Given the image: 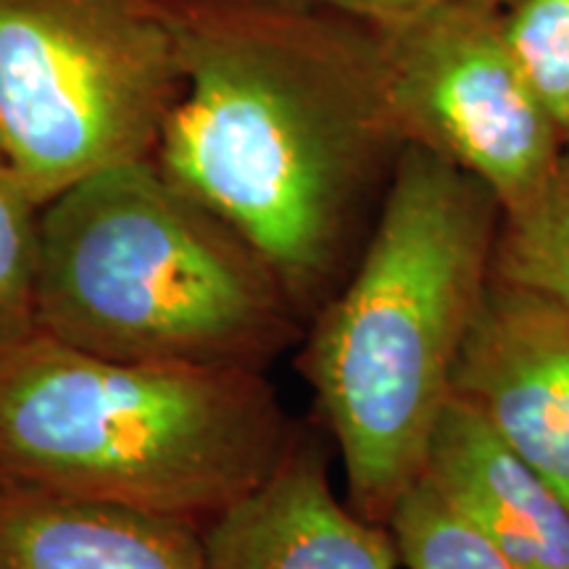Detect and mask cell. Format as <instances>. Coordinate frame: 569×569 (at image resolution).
I'll return each instance as SVG.
<instances>
[{"mask_svg": "<svg viewBox=\"0 0 569 569\" xmlns=\"http://www.w3.org/2000/svg\"><path fill=\"white\" fill-rule=\"evenodd\" d=\"M153 161L230 224L303 327L365 251L403 142L372 24L290 0H180Z\"/></svg>", "mask_w": 569, "mask_h": 569, "instance_id": "6da1fadb", "label": "cell"}, {"mask_svg": "<svg viewBox=\"0 0 569 569\" xmlns=\"http://www.w3.org/2000/svg\"><path fill=\"white\" fill-rule=\"evenodd\" d=\"M501 203L451 161L407 146L359 261L306 325L298 372L372 522L425 469L469 322L490 280Z\"/></svg>", "mask_w": 569, "mask_h": 569, "instance_id": "7a4b0ae2", "label": "cell"}, {"mask_svg": "<svg viewBox=\"0 0 569 569\" xmlns=\"http://www.w3.org/2000/svg\"><path fill=\"white\" fill-rule=\"evenodd\" d=\"M290 430L264 369L113 361L42 332L0 361V488L203 528L272 472Z\"/></svg>", "mask_w": 569, "mask_h": 569, "instance_id": "3957f363", "label": "cell"}, {"mask_svg": "<svg viewBox=\"0 0 569 569\" xmlns=\"http://www.w3.org/2000/svg\"><path fill=\"white\" fill-rule=\"evenodd\" d=\"M303 330L261 256L153 156L42 206V336L113 361L267 372Z\"/></svg>", "mask_w": 569, "mask_h": 569, "instance_id": "277c9868", "label": "cell"}, {"mask_svg": "<svg viewBox=\"0 0 569 569\" xmlns=\"http://www.w3.org/2000/svg\"><path fill=\"white\" fill-rule=\"evenodd\" d=\"M180 0H0V146L46 206L151 159L180 92Z\"/></svg>", "mask_w": 569, "mask_h": 569, "instance_id": "5b68a950", "label": "cell"}, {"mask_svg": "<svg viewBox=\"0 0 569 569\" xmlns=\"http://www.w3.org/2000/svg\"><path fill=\"white\" fill-rule=\"evenodd\" d=\"M372 30L407 146L465 169L501 211L549 180L565 138L511 51L498 6H432Z\"/></svg>", "mask_w": 569, "mask_h": 569, "instance_id": "8992f818", "label": "cell"}, {"mask_svg": "<svg viewBox=\"0 0 569 569\" xmlns=\"http://www.w3.org/2000/svg\"><path fill=\"white\" fill-rule=\"evenodd\" d=\"M451 398L569 498V311L490 277L475 311Z\"/></svg>", "mask_w": 569, "mask_h": 569, "instance_id": "52a82bcc", "label": "cell"}, {"mask_svg": "<svg viewBox=\"0 0 569 569\" xmlns=\"http://www.w3.org/2000/svg\"><path fill=\"white\" fill-rule=\"evenodd\" d=\"M330 436L293 422L272 472L201 528L203 569H401L388 525L338 498Z\"/></svg>", "mask_w": 569, "mask_h": 569, "instance_id": "ba28073f", "label": "cell"}, {"mask_svg": "<svg viewBox=\"0 0 569 569\" xmlns=\"http://www.w3.org/2000/svg\"><path fill=\"white\" fill-rule=\"evenodd\" d=\"M425 478L515 569H569V498L451 398Z\"/></svg>", "mask_w": 569, "mask_h": 569, "instance_id": "9c48e42d", "label": "cell"}, {"mask_svg": "<svg viewBox=\"0 0 569 569\" xmlns=\"http://www.w3.org/2000/svg\"><path fill=\"white\" fill-rule=\"evenodd\" d=\"M0 569H203L201 525L0 488Z\"/></svg>", "mask_w": 569, "mask_h": 569, "instance_id": "30bf717a", "label": "cell"}, {"mask_svg": "<svg viewBox=\"0 0 569 569\" xmlns=\"http://www.w3.org/2000/svg\"><path fill=\"white\" fill-rule=\"evenodd\" d=\"M490 277L569 311V151L528 201L501 211Z\"/></svg>", "mask_w": 569, "mask_h": 569, "instance_id": "8fae6325", "label": "cell"}, {"mask_svg": "<svg viewBox=\"0 0 569 569\" xmlns=\"http://www.w3.org/2000/svg\"><path fill=\"white\" fill-rule=\"evenodd\" d=\"M388 530L401 569H515L425 478L398 498Z\"/></svg>", "mask_w": 569, "mask_h": 569, "instance_id": "7c38bea8", "label": "cell"}, {"mask_svg": "<svg viewBox=\"0 0 569 569\" xmlns=\"http://www.w3.org/2000/svg\"><path fill=\"white\" fill-rule=\"evenodd\" d=\"M42 203L0 163V361L38 336Z\"/></svg>", "mask_w": 569, "mask_h": 569, "instance_id": "4fadbf2b", "label": "cell"}, {"mask_svg": "<svg viewBox=\"0 0 569 569\" xmlns=\"http://www.w3.org/2000/svg\"><path fill=\"white\" fill-rule=\"evenodd\" d=\"M503 30L569 151V0H509Z\"/></svg>", "mask_w": 569, "mask_h": 569, "instance_id": "5bb4252c", "label": "cell"}, {"mask_svg": "<svg viewBox=\"0 0 569 569\" xmlns=\"http://www.w3.org/2000/svg\"><path fill=\"white\" fill-rule=\"evenodd\" d=\"M290 3L319 6V9L346 13V17L367 21V24H380V21L407 17V13L432 9V6L482 3V6H498V9H503L509 0H290Z\"/></svg>", "mask_w": 569, "mask_h": 569, "instance_id": "9a60e30c", "label": "cell"}, {"mask_svg": "<svg viewBox=\"0 0 569 569\" xmlns=\"http://www.w3.org/2000/svg\"><path fill=\"white\" fill-rule=\"evenodd\" d=\"M0 163H6V159H3V146H0Z\"/></svg>", "mask_w": 569, "mask_h": 569, "instance_id": "2e32d148", "label": "cell"}]
</instances>
